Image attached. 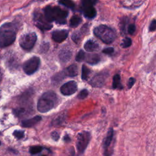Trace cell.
<instances>
[{"label": "cell", "mask_w": 156, "mask_h": 156, "mask_svg": "<svg viewBox=\"0 0 156 156\" xmlns=\"http://www.w3.org/2000/svg\"><path fill=\"white\" fill-rule=\"evenodd\" d=\"M63 73L66 76H68V77L76 76L78 74L77 66L76 64H72L68 67H67L63 71Z\"/></svg>", "instance_id": "obj_16"}, {"label": "cell", "mask_w": 156, "mask_h": 156, "mask_svg": "<svg viewBox=\"0 0 156 156\" xmlns=\"http://www.w3.org/2000/svg\"><path fill=\"white\" fill-rule=\"evenodd\" d=\"M16 32V24L10 22L2 24L0 27V48L11 45L15 40Z\"/></svg>", "instance_id": "obj_1"}, {"label": "cell", "mask_w": 156, "mask_h": 156, "mask_svg": "<svg viewBox=\"0 0 156 156\" xmlns=\"http://www.w3.org/2000/svg\"><path fill=\"white\" fill-rule=\"evenodd\" d=\"M68 12L59 7L50 6L46 7L44 9V15L50 23L55 21L60 24H64L66 23V18Z\"/></svg>", "instance_id": "obj_2"}, {"label": "cell", "mask_w": 156, "mask_h": 156, "mask_svg": "<svg viewBox=\"0 0 156 156\" xmlns=\"http://www.w3.org/2000/svg\"><path fill=\"white\" fill-rule=\"evenodd\" d=\"M81 22H82L81 17L77 15H74L71 18L70 22H69V26L71 27H76L78 26Z\"/></svg>", "instance_id": "obj_20"}, {"label": "cell", "mask_w": 156, "mask_h": 156, "mask_svg": "<svg viewBox=\"0 0 156 156\" xmlns=\"http://www.w3.org/2000/svg\"><path fill=\"white\" fill-rule=\"evenodd\" d=\"M101 60L100 56L96 54H85V60L87 63L91 65H95L99 62Z\"/></svg>", "instance_id": "obj_17"}, {"label": "cell", "mask_w": 156, "mask_h": 156, "mask_svg": "<svg viewBox=\"0 0 156 156\" xmlns=\"http://www.w3.org/2000/svg\"><path fill=\"white\" fill-rule=\"evenodd\" d=\"M88 94V91H87V90L83 89L78 94L77 98L79 99H85V98L87 97Z\"/></svg>", "instance_id": "obj_27"}, {"label": "cell", "mask_w": 156, "mask_h": 156, "mask_svg": "<svg viewBox=\"0 0 156 156\" xmlns=\"http://www.w3.org/2000/svg\"><path fill=\"white\" fill-rule=\"evenodd\" d=\"M113 135H114L113 129L112 128H110L107 132V135L105 138V140L103 143V148L104 150L105 156H110L108 150H109V147L111 145L112 140L113 139Z\"/></svg>", "instance_id": "obj_11"}, {"label": "cell", "mask_w": 156, "mask_h": 156, "mask_svg": "<svg viewBox=\"0 0 156 156\" xmlns=\"http://www.w3.org/2000/svg\"><path fill=\"white\" fill-rule=\"evenodd\" d=\"M97 1L98 0H81L82 8L94 6V5L97 2Z\"/></svg>", "instance_id": "obj_23"}, {"label": "cell", "mask_w": 156, "mask_h": 156, "mask_svg": "<svg viewBox=\"0 0 156 156\" xmlns=\"http://www.w3.org/2000/svg\"><path fill=\"white\" fill-rule=\"evenodd\" d=\"M0 145H1V141H0Z\"/></svg>", "instance_id": "obj_37"}, {"label": "cell", "mask_w": 156, "mask_h": 156, "mask_svg": "<svg viewBox=\"0 0 156 156\" xmlns=\"http://www.w3.org/2000/svg\"><path fill=\"white\" fill-rule=\"evenodd\" d=\"M114 52V49L112 47H109V48H105L104 49L102 50V52L105 54H108L110 55L112 54H113Z\"/></svg>", "instance_id": "obj_32"}, {"label": "cell", "mask_w": 156, "mask_h": 156, "mask_svg": "<svg viewBox=\"0 0 156 156\" xmlns=\"http://www.w3.org/2000/svg\"><path fill=\"white\" fill-rule=\"evenodd\" d=\"M135 81H136V80H135V79L134 77H130L129 79L128 82H127V86H128V88L129 89L133 87V85L135 83Z\"/></svg>", "instance_id": "obj_33"}, {"label": "cell", "mask_w": 156, "mask_h": 156, "mask_svg": "<svg viewBox=\"0 0 156 156\" xmlns=\"http://www.w3.org/2000/svg\"><path fill=\"white\" fill-rule=\"evenodd\" d=\"M132 43V40L129 37H126L123 39L121 43V46L122 48H127L131 46Z\"/></svg>", "instance_id": "obj_24"}, {"label": "cell", "mask_w": 156, "mask_h": 156, "mask_svg": "<svg viewBox=\"0 0 156 156\" xmlns=\"http://www.w3.org/2000/svg\"><path fill=\"white\" fill-rule=\"evenodd\" d=\"M84 48L88 52H94L99 49V46L95 41L89 40L85 43Z\"/></svg>", "instance_id": "obj_14"}, {"label": "cell", "mask_w": 156, "mask_h": 156, "mask_svg": "<svg viewBox=\"0 0 156 156\" xmlns=\"http://www.w3.org/2000/svg\"><path fill=\"white\" fill-rule=\"evenodd\" d=\"M85 53L82 50H80L79 51V52L77 53L76 57V60L77 62H82L83 60H85Z\"/></svg>", "instance_id": "obj_26"}, {"label": "cell", "mask_w": 156, "mask_h": 156, "mask_svg": "<svg viewBox=\"0 0 156 156\" xmlns=\"http://www.w3.org/2000/svg\"><path fill=\"white\" fill-rule=\"evenodd\" d=\"M43 150V147L40 146H34L30 147L29 152L31 154H36L40 153Z\"/></svg>", "instance_id": "obj_25"}, {"label": "cell", "mask_w": 156, "mask_h": 156, "mask_svg": "<svg viewBox=\"0 0 156 156\" xmlns=\"http://www.w3.org/2000/svg\"><path fill=\"white\" fill-rule=\"evenodd\" d=\"M65 76V75L63 71L62 72V73H59L55 74V75L54 76V77H53V81H55V82L60 81V80H61L63 78V77H64Z\"/></svg>", "instance_id": "obj_29"}, {"label": "cell", "mask_w": 156, "mask_h": 156, "mask_svg": "<svg viewBox=\"0 0 156 156\" xmlns=\"http://www.w3.org/2000/svg\"><path fill=\"white\" fill-rule=\"evenodd\" d=\"M108 73L106 72H101L96 74L90 81V84L93 87H101L104 85L107 77Z\"/></svg>", "instance_id": "obj_9"}, {"label": "cell", "mask_w": 156, "mask_h": 156, "mask_svg": "<svg viewBox=\"0 0 156 156\" xmlns=\"http://www.w3.org/2000/svg\"><path fill=\"white\" fill-rule=\"evenodd\" d=\"M2 75H3V73H2V71L1 69V68H0V83L2 80Z\"/></svg>", "instance_id": "obj_36"}, {"label": "cell", "mask_w": 156, "mask_h": 156, "mask_svg": "<svg viewBox=\"0 0 156 156\" xmlns=\"http://www.w3.org/2000/svg\"><path fill=\"white\" fill-rule=\"evenodd\" d=\"M71 55H72L71 52L67 49H63L60 51L58 54V57L60 61H62L63 63L68 62L70 60Z\"/></svg>", "instance_id": "obj_18"}, {"label": "cell", "mask_w": 156, "mask_h": 156, "mask_svg": "<svg viewBox=\"0 0 156 156\" xmlns=\"http://www.w3.org/2000/svg\"><path fill=\"white\" fill-rule=\"evenodd\" d=\"M40 64V59L37 56H34L26 61L23 66L24 71L28 75L34 74L38 68Z\"/></svg>", "instance_id": "obj_7"}, {"label": "cell", "mask_w": 156, "mask_h": 156, "mask_svg": "<svg viewBox=\"0 0 156 156\" xmlns=\"http://www.w3.org/2000/svg\"><path fill=\"white\" fill-rule=\"evenodd\" d=\"M90 133L86 131L82 132L77 135L76 148L79 154H82L84 152L90 141Z\"/></svg>", "instance_id": "obj_6"}, {"label": "cell", "mask_w": 156, "mask_h": 156, "mask_svg": "<svg viewBox=\"0 0 156 156\" xmlns=\"http://www.w3.org/2000/svg\"><path fill=\"white\" fill-rule=\"evenodd\" d=\"M70 140H71V139H70V138L69 137V136L68 135H66L64 136V141L65 142H69V141H70Z\"/></svg>", "instance_id": "obj_35"}, {"label": "cell", "mask_w": 156, "mask_h": 156, "mask_svg": "<svg viewBox=\"0 0 156 156\" xmlns=\"http://www.w3.org/2000/svg\"><path fill=\"white\" fill-rule=\"evenodd\" d=\"M37 37L35 32L25 34L20 38L19 43L23 49L29 51L33 48L37 41Z\"/></svg>", "instance_id": "obj_5"}, {"label": "cell", "mask_w": 156, "mask_h": 156, "mask_svg": "<svg viewBox=\"0 0 156 156\" xmlns=\"http://www.w3.org/2000/svg\"><path fill=\"white\" fill-rule=\"evenodd\" d=\"M51 137L52 138L55 140V141H58V140L59 139V137H60V135L58 134V133L56 131H54V132H52L51 133Z\"/></svg>", "instance_id": "obj_34"}, {"label": "cell", "mask_w": 156, "mask_h": 156, "mask_svg": "<svg viewBox=\"0 0 156 156\" xmlns=\"http://www.w3.org/2000/svg\"><path fill=\"white\" fill-rule=\"evenodd\" d=\"M68 35V31L65 29L57 30L52 33V39L57 43H61L65 40Z\"/></svg>", "instance_id": "obj_12"}, {"label": "cell", "mask_w": 156, "mask_h": 156, "mask_svg": "<svg viewBox=\"0 0 156 156\" xmlns=\"http://www.w3.org/2000/svg\"><path fill=\"white\" fill-rule=\"evenodd\" d=\"M58 2L68 8L74 9L75 8V3L72 0H60Z\"/></svg>", "instance_id": "obj_22"}, {"label": "cell", "mask_w": 156, "mask_h": 156, "mask_svg": "<svg viewBox=\"0 0 156 156\" xmlns=\"http://www.w3.org/2000/svg\"><path fill=\"white\" fill-rule=\"evenodd\" d=\"M77 90V83L75 81H69L60 87V92L65 96L74 94Z\"/></svg>", "instance_id": "obj_10"}, {"label": "cell", "mask_w": 156, "mask_h": 156, "mask_svg": "<svg viewBox=\"0 0 156 156\" xmlns=\"http://www.w3.org/2000/svg\"><path fill=\"white\" fill-rule=\"evenodd\" d=\"M34 20L35 26L42 30H48L52 27V25L47 20L44 15L38 12L34 14Z\"/></svg>", "instance_id": "obj_8"}, {"label": "cell", "mask_w": 156, "mask_h": 156, "mask_svg": "<svg viewBox=\"0 0 156 156\" xmlns=\"http://www.w3.org/2000/svg\"><path fill=\"white\" fill-rule=\"evenodd\" d=\"M149 30L150 32H154L156 30V20H153L149 25Z\"/></svg>", "instance_id": "obj_31"}, {"label": "cell", "mask_w": 156, "mask_h": 156, "mask_svg": "<svg viewBox=\"0 0 156 156\" xmlns=\"http://www.w3.org/2000/svg\"><path fill=\"white\" fill-rule=\"evenodd\" d=\"M41 120V117L37 116L30 119L24 120L21 122V126L23 127H31L36 125Z\"/></svg>", "instance_id": "obj_13"}, {"label": "cell", "mask_w": 156, "mask_h": 156, "mask_svg": "<svg viewBox=\"0 0 156 156\" xmlns=\"http://www.w3.org/2000/svg\"><path fill=\"white\" fill-rule=\"evenodd\" d=\"M112 87L113 89L122 90L123 88L122 85L121 83V77L119 74H116L113 76Z\"/></svg>", "instance_id": "obj_19"}, {"label": "cell", "mask_w": 156, "mask_h": 156, "mask_svg": "<svg viewBox=\"0 0 156 156\" xmlns=\"http://www.w3.org/2000/svg\"><path fill=\"white\" fill-rule=\"evenodd\" d=\"M90 73V69L86 65H83L82 67V79L83 80H87L88 78Z\"/></svg>", "instance_id": "obj_21"}, {"label": "cell", "mask_w": 156, "mask_h": 156, "mask_svg": "<svg viewBox=\"0 0 156 156\" xmlns=\"http://www.w3.org/2000/svg\"><path fill=\"white\" fill-rule=\"evenodd\" d=\"M13 136L17 139H21L24 136V133L22 130H15L13 133Z\"/></svg>", "instance_id": "obj_28"}, {"label": "cell", "mask_w": 156, "mask_h": 156, "mask_svg": "<svg viewBox=\"0 0 156 156\" xmlns=\"http://www.w3.org/2000/svg\"><path fill=\"white\" fill-rule=\"evenodd\" d=\"M84 16L89 19L94 18L96 15V10L94 6L86 7L82 8Z\"/></svg>", "instance_id": "obj_15"}, {"label": "cell", "mask_w": 156, "mask_h": 156, "mask_svg": "<svg viewBox=\"0 0 156 156\" xmlns=\"http://www.w3.org/2000/svg\"><path fill=\"white\" fill-rule=\"evenodd\" d=\"M93 33L96 37L105 44L113 43L116 38L115 30L104 24H101L96 27L93 30Z\"/></svg>", "instance_id": "obj_4"}, {"label": "cell", "mask_w": 156, "mask_h": 156, "mask_svg": "<svg viewBox=\"0 0 156 156\" xmlns=\"http://www.w3.org/2000/svg\"><path fill=\"white\" fill-rule=\"evenodd\" d=\"M136 30V26L135 24H129L128 27H127V32L130 34V35H132L134 34L135 31Z\"/></svg>", "instance_id": "obj_30"}, {"label": "cell", "mask_w": 156, "mask_h": 156, "mask_svg": "<svg viewBox=\"0 0 156 156\" xmlns=\"http://www.w3.org/2000/svg\"><path fill=\"white\" fill-rule=\"evenodd\" d=\"M57 101V94L52 91H48L39 99L37 103V109L41 113L48 112L55 106Z\"/></svg>", "instance_id": "obj_3"}]
</instances>
